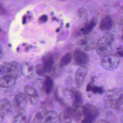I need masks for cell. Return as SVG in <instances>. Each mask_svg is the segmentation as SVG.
Here are the masks:
<instances>
[{
  "instance_id": "obj_1",
  "label": "cell",
  "mask_w": 123,
  "mask_h": 123,
  "mask_svg": "<svg viewBox=\"0 0 123 123\" xmlns=\"http://www.w3.org/2000/svg\"><path fill=\"white\" fill-rule=\"evenodd\" d=\"M105 102L111 108L122 112L123 108L122 89H113L108 91L105 96Z\"/></svg>"
},
{
  "instance_id": "obj_2",
  "label": "cell",
  "mask_w": 123,
  "mask_h": 123,
  "mask_svg": "<svg viewBox=\"0 0 123 123\" xmlns=\"http://www.w3.org/2000/svg\"><path fill=\"white\" fill-rule=\"evenodd\" d=\"M114 39V35L111 33L107 32L97 41L95 48L98 56L102 58L111 54V44Z\"/></svg>"
},
{
  "instance_id": "obj_3",
  "label": "cell",
  "mask_w": 123,
  "mask_h": 123,
  "mask_svg": "<svg viewBox=\"0 0 123 123\" xmlns=\"http://www.w3.org/2000/svg\"><path fill=\"white\" fill-rule=\"evenodd\" d=\"M0 74L16 78L22 74L21 66L18 63L13 62H3L0 65Z\"/></svg>"
},
{
  "instance_id": "obj_4",
  "label": "cell",
  "mask_w": 123,
  "mask_h": 123,
  "mask_svg": "<svg viewBox=\"0 0 123 123\" xmlns=\"http://www.w3.org/2000/svg\"><path fill=\"white\" fill-rule=\"evenodd\" d=\"M99 111L98 108L90 104H86L82 107V115L87 123H93L98 118Z\"/></svg>"
},
{
  "instance_id": "obj_5",
  "label": "cell",
  "mask_w": 123,
  "mask_h": 123,
  "mask_svg": "<svg viewBox=\"0 0 123 123\" xmlns=\"http://www.w3.org/2000/svg\"><path fill=\"white\" fill-rule=\"evenodd\" d=\"M120 62V57L117 55L110 54L102 58L101 65L105 69L112 70L116 69Z\"/></svg>"
},
{
  "instance_id": "obj_6",
  "label": "cell",
  "mask_w": 123,
  "mask_h": 123,
  "mask_svg": "<svg viewBox=\"0 0 123 123\" xmlns=\"http://www.w3.org/2000/svg\"><path fill=\"white\" fill-rule=\"evenodd\" d=\"M64 93L65 94V96H69L72 102L71 107L76 109L82 108V96L79 91L74 88H72L70 90H65Z\"/></svg>"
},
{
  "instance_id": "obj_7",
  "label": "cell",
  "mask_w": 123,
  "mask_h": 123,
  "mask_svg": "<svg viewBox=\"0 0 123 123\" xmlns=\"http://www.w3.org/2000/svg\"><path fill=\"white\" fill-rule=\"evenodd\" d=\"M97 42L95 38L92 37H86L78 40L77 45L78 50L81 51H88L96 48Z\"/></svg>"
},
{
  "instance_id": "obj_8",
  "label": "cell",
  "mask_w": 123,
  "mask_h": 123,
  "mask_svg": "<svg viewBox=\"0 0 123 123\" xmlns=\"http://www.w3.org/2000/svg\"><path fill=\"white\" fill-rule=\"evenodd\" d=\"M74 63L80 66H85L88 62V55L84 51L80 50H75L73 55Z\"/></svg>"
},
{
  "instance_id": "obj_9",
  "label": "cell",
  "mask_w": 123,
  "mask_h": 123,
  "mask_svg": "<svg viewBox=\"0 0 123 123\" xmlns=\"http://www.w3.org/2000/svg\"><path fill=\"white\" fill-rule=\"evenodd\" d=\"M13 103L18 111H24L27 103L26 95L23 93L17 94L13 98Z\"/></svg>"
},
{
  "instance_id": "obj_10",
  "label": "cell",
  "mask_w": 123,
  "mask_h": 123,
  "mask_svg": "<svg viewBox=\"0 0 123 123\" xmlns=\"http://www.w3.org/2000/svg\"><path fill=\"white\" fill-rule=\"evenodd\" d=\"M43 64L47 69V74L53 73L54 68L53 66L54 60L53 55L50 52L45 53L42 57Z\"/></svg>"
},
{
  "instance_id": "obj_11",
  "label": "cell",
  "mask_w": 123,
  "mask_h": 123,
  "mask_svg": "<svg viewBox=\"0 0 123 123\" xmlns=\"http://www.w3.org/2000/svg\"><path fill=\"white\" fill-rule=\"evenodd\" d=\"M24 90L26 94L28 96L31 103L33 105L37 104L39 99L37 91L34 87L28 85L24 86Z\"/></svg>"
},
{
  "instance_id": "obj_12",
  "label": "cell",
  "mask_w": 123,
  "mask_h": 123,
  "mask_svg": "<svg viewBox=\"0 0 123 123\" xmlns=\"http://www.w3.org/2000/svg\"><path fill=\"white\" fill-rule=\"evenodd\" d=\"M86 74L87 68L86 66H80L77 70L75 74V83L78 88L82 86Z\"/></svg>"
},
{
  "instance_id": "obj_13",
  "label": "cell",
  "mask_w": 123,
  "mask_h": 123,
  "mask_svg": "<svg viewBox=\"0 0 123 123\" xmlns=\"http://www.w3.org/2000/svg\"><path fill=\"white\" fill-rule=\"evenodd\" d=\"M21 74L27 78L32 77L35 74L33 65L29 63H25L21 66Z\"/></svg>"
},
{
  "instance_id": "obj_14",
  "label": "cell",
  "mask_w": 123,
  "mask_h": 123,
  "mask_svg": "<svg viewBox=\"0 0 123 123\" xmlns=\"http://www.w3.org/2000/svg\"><path fill=\"white\" fill-rule=\"evenodd\" d=\"M16 81V78L9 76H2L0 77V87H10L13 86Z\"/></svg>"
},
{
  "instance_id": "obj_15",
  "label": "cell",
  "mask_w": 123,
  "mask_h": 123,
  "mask_svg": "<svg viewBox=\"0 0 123 123\" xmlns=\"http://www.w3.org/2000/svg\"><path fill=\"white\" fill-rule=\"evenodd\" d=\"M47 110L44 106L40 107L37 111L33 120V123H43Z\"/></svg>"
},
{
  "instance_id": "obj_16",
  "label": "cell",
  "mask_w": 123,
  "mask_h": 123,
  "mask_svg": "<svg viewBox=\"0 0 123 123\" xmlns=\"http://www.w3.org/2000/svg\"><path fill=\"white\" fill-rule=\"evenodd\" d=\"M53 82L52 79L49 76H46L42 81V91L46 94H49L52 90Z\"/></svg>"
},
{
  "instance_id": "obj_17",
  "label": "cell",
  "mask_w": 123,
  "mask_h": 123,
  "mask_svg": "<svg viewBox=\"0 0 123 123\" xmlns=\"http://www.w3.org/2000/svg\"><path fill=\"white\" fill-rule=\"evenodd\" d=\"M112 21L111 18L108 16L103 18L100 22L99 25V28L104 31L109 30L112 27Z\"/></svg>"
},
{
  "instance_id": "obj_18",
  "label": "cell",
  "mask_w": 123,
  "mask_h": 123,
  "mask_svg": "<svg viewBox=\"0 0 123 123\" xmlns=\"http://www.w3.org/2000/svg\"><path fill=\"white\" fill-rule=\"evenodd\" d=\"M58 119L57 113L54 111H47L46 112L43 123H56Z\"/></svg>"
},
{
  "instance_id": "obj_19",
  "label": "cell",
  "mask_w": 123,
  "mask_h": 123,
  "mask_svg": "<svg viewBox=\"0 0 123 123\" xmlns=\"http://www.w3.org/2000/svg\"><path fill=\"white\" fill-rule=\"evenodd\" d=\"M73 118L67 110L61 112L58 116L59 123H73Z\"/></svg>"
},
{
  "instance_id": "obj_20",
  "label": "cell",
  "mask_w": 123,
  "mask_h": 123,
  "mask_svg": "<svg viewBox=\"0 0 123 123\" xmlns=\"http://www.w3.org/2000/svg\"><path fill=\"white\" fill-rule=\"evenodd\" d=\"M97 22V21L95 19H92L90 20L81 29V31L82 34L86 36L89 35L96 26Z\"/></svg>"
},
{
  "instance_id": "obj_21",
  "label": "cell",
  "mask_w": 123,
  "mask_h": 123,
  "mask_svg": "<svg viewBox=\"0 0 123 123\" xmlns=\"http://www.w3.org/2000/svg\"><path fill=\"white\" fill-rule=\"evenodd\" d=\"M12 109L10 102L6 98L2 99L0 102V111L3 114L9 112Z\"/></svg>"
},
{
  "instance_id": "obj_22",
  "label": "cell",
  "mask_w": 123,
  "mask_h": 123,
  "mask_svg": "<svg viewBox=\"0 0 123 123\" xmlns=\"http://www.w3.org/2000/svg\"><path fill=\"white\" fill-rule=\"evenodd\" d=\"M13 123H27L26 114L24 110L18 111L14 117Z\"/></svg>"
},
{
  "instance_id": "obj_23",
  "label": "cell",
  "mask_w": 123,
  "mask_h": 123,
  "mask_svg": "<svg viewBox=\"0 0 123 123\" xmlns=\"http://www.w3.org/2000/svg\"><path fill=\"white\" fill-rule=\"evenodd\" d=\"M86 91L88 92L91 91L95 94H102L104 93V89L101 86H95L92 83H89L86 86Z\"/></svg>"
},
{
  "instance_id": "obj_24",
  "label": "cell",
  "mask_w": 123,
  "mask_h": 123,
  "mask_svg": "<svg viewBox=\"0 0 123 123\" xmlns=\"http://www.w3.org/2000/svg\"><path fill=\"white\" fill-rule=\"evenodd\" d=\"M72 55L70 53H67L65 54L61 59L60 61V67H62L65 66L67 65L68 64L70 63L72 60Z\"/></svg>"
},
{
  "instance_id": "obj_25",
  "label": "cell",
  "mask_w": 123,
  "mask_h": 123,
  "mask_svg": "<svg viewBox=\"0 0 123 123\" xmlns=\"http://www.w3.org/2000/svg\"><path fill=\"white\" fill-rule=\"evenodd\" d=\"M35 71L36 73L40 76H43L47 74L46 67L43 63L37 64L36 66Z\"/></svg>"
},
{
  "instance_id": "obj_26",
  "label": "cell",
  "mask_w": 123,
  "mask_h": 123,
  "mask_svg": "<svg viewBox=\"0 0 123 123\" xmlns=\"http://www.w3.org/2000/svg\"><path fill=\"white\" fill-rule=\"evenodd\" d=\"M47 19H48L47 16L46 15L44 14L39 17L38 19V22L39 24H43L47 21Z\"/></svg>"
},
{
  "instance_id": "obj_27",
  "label": "cell",
  "mask_w": 123,
  "mask_h": 123,
  "mask_svg": "<svg viewBox=\"0 0 123 123\" xmlns=\"http://www.w3.org/2000/svg\"><path fill=\"white\" fill-rule=\"evenodd\" d=\"M117 52L118 54V56L120 57H122L123 55V47L122 46L119 47L117 49Z\"/></svg>"
},
{
  "instance_id": "obj_28",
  "label": "cell",
  "mask_w": 123,
  "mask_h": 123,
  "mask_svg": "<svg viewBox=\"0 0 123 123\" xmlns=\"http://www.w3.org/2000/svg\"><path fill=\"white\" fill-rule=\"evenodd\" d=\"M6 11L2 4L0 3V15H4L6 14Z\"/></svg>"
},
{
  "instance_id": "obj_29",
  "label": "cell",
  "mask_w": 123,
  "mask_h": 123,
  "mask_svg": "<svg viewBox=\"0 0 123 123\" xmlns=\"http://www.w3.org/2000/svg\"><path fill=\"white\" fill-rule=\"evenodd\" d=\"M97 123H109L105 120H99L98 121Z\"/></svg>"
},
{
  "instance_id": "obj_30",
  "label": "cell",
  "mask_w": 123,
  "mask_h": 123,
  "mask_svg": "<svg viewBox=\"0 0 123 123\" xmlns=\"http://www.w3.org/2000/svg\"><path fill=\"white\" fill-rule=\"evenodd\" d=\"M3 116H4V114L0 111V122L2 120L3 118Z\"/></svg>"
},
{
  "instance_id": "obj_31",
  "label": "cell",
  "mask_w": 123,
  "mask_h": 123,
  "mask_svg": "<svg viewBox=\"0 0 123 123\" xmlns=\"http://www.w3.org/2000/svg\"><path fill=\"white\" fill-rule=\"evenodd\" d=\"M2 49L1 46L0 45V59L2 57Z\"/></svg>"
},
{
  "instance_id": "obj_32",
  "label": "cell",
  "mask_w": 123,
  "mask_h": 123,
  "mask_svg": "<svg viewBox=\"0 0 123 123\" xmlns=\"http://www.w3.org/2000/svg\"><path fill=\"white\" fill-rule=\"evenodd\" d=\"M82 123H86V122L85 121H84V120H83V121H82Z\"/></svg>"
},
{
  "instance_id": "obj_33",
  "label": "cell",
  "mask_w": 123,
  "mask_h": 123,
  "mask_svg": "<svg viewBox=\"0 0 123 123\" xmlns=\"http://www.w3.org/2000/svg\"><path fill=\"white\" fill-rule=\"evenodd\" d=\"M0 32H1V29H0Z\"/></svg>"
}]
</instances>
